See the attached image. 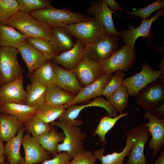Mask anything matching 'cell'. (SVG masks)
I'll use <instances>...</instances> for the list:
<instances>
[{"instance_id": "cell-49", "label": "cell", "mask_w": 164, "mask_h": 164, "mask_svg": "<svg viewBox=\"0 0 164 164\" xmlns=\"http://www.w3.org/2000/svg\"></svg>"}, {"instance_id": "cell-27", "label": "cell", "mask_w": 164, "mask_h": 164, "mask_svg": "<svg viewBox=\"0 0 164 164\" xmlns=\"http://www.w3.org/2000/svg\"><path fill=\"white\" fill-rule=\"evenodd\" d=\"M15 117L0 112V138L7 142L15 136L22 126Z\"/></svg>"}, {"instance_id": "cell-31", "label": "cell", "mask_w": 164, "mask_h": 164, "mask_svg": "<svg viewBox=\"0 0 164 164\" xmlns=\"http://www.w3.org/2000/svg\"><path fill=\"white\" fill-rule=\"evenodd\" d=\"M65 110L63 105L45 102L38 110L36 116L45 123H51L59 119Z\"/></svg>"}, {"instance_id": "cell-9", "label": "cell", "mask_w": 164, "mask_h": 164, "mask_svg": "<svg viewBox=\"0 0 164 164\" xmlns=\"http://www.w3.org/2000/svg\"><path fill=\"white\" fill-rule=\"evenodd\" d=\"M118 43V37L108 34L98 41L85 45L83 55H87L100 63L117 50Z\"/></svg>"}, {"instance_id": "cell-13", "label": "cell", "mask_w": 164, "mask_h": 164, "mask_svg": "<svg viewBox=\"0 0 164 164\" xmlns=\"http://www.w3.org/2000/svg\"><path fill=\"white\" fill-rule=\"evenodd\" d=\"M164 14V9H160L150 18L143 19L138 27H131L128 30H121L119 32V36L123 39L125 45L134 49L135 44L138 38L142 37L148 39L151 36V29L152 23L160 17L163 16Z\"/></svg>"}, {"instance_id": "cell-15", "label": "cell", "mask_w": 164, "mask_h": 164, "mask_svg": "<svg viewBox=\"0 0 164 164\" xmlns=\"http://www.w3.org/2000/svg\"><path fill=\"white\" fill-rule=\"evenodd\" d=\"M143 118L147 119L148 130L152 138L148 147L152 149V156L155 157L164 143V119H160L149 110H145Z\"/></svg>"}, {"instance_id": "cell-4", "label": "cell", "mask_w": 164, "mask_h": 164, "mask_svg": "<svg viewBox=\"0 0 164 164\" xmlns=\"http://www.w3.org/2000/svg\"><path fill=\"white\" fill-rule=\"evenodd\" d=\"M50 124L60 128L65 136L63 142L57 145L56 150L58 153L67 152L73 159L83 150L82 141L85 138L86 134L82 132L78 126L67 125L59 120L55 121Z\"/></svg>"}, {"instance_id": "cell-30", "label": "cell", "mask_w": 164, "mask_h": 164, "mask_svg": "<svg viewBox=\"0 0 164 164\" xmlns=\"http://www.w3.org/2000/svg\"><path fill=\"white\" fill-rule=\"evenodd\" d=\"M64 137L63 133H59L52 128L37 139L42 147L53 157L59 153L56 150L57 145L63 142Z\"/></svg>"}, {"instance_id": "cell-3", "label": "cell", "mask_w": 164, "mask_h": 164, "mask_svg": "<svg viewBox=\"0 0 164 164\" xmlns=\"http://www.w3.org/2000/svg\"><path fill=\"white\" fill-rule=\"evenodd\" d=\"M70 34L85 45L98 41L108 34L102 24L94 17L65 27Z\"/></svg>"}, {"instance_id": "cell-41", "label": "cell", "mask_w": 164, "mask_h": 164, "mask_svg": "<svg viewBox=\"0 0 164 164\" xmlns=\"http://www.w3.org/2000/svg\"><path fill=\"white\" fill-rule=\"evenodd\" d=\"M69 164H97L93 152L83 150L74 156Z\"/></svg>"}, {"instance_id": "cell-47", "label": "cell", "mask_w": 164, "mask_h": 164, "mask_svg": "<svg viewBox=\"0 0 164 164\" xmlns=\"http://www.w3.org/2000/svg\"><path fill=\"white\" fill-rule=\"evenodd\" d=\"M153 164H164V148Z\"/></svg>"}, {"instance_id": "cell-28", "label": "cell", "mask_w": 164, "mask_h": 164, "mask_svg": "<svg viewBox=\"0 0 164 164\" xmlns=\"http://www.w3.org/2000/svg\"><path fill=\"white\" fill-rule=\"evenodd\" d=\"M31 82H38L47 86L56 84V71L54 63L48 61L36 69L29 77Z\"/></svg>"}, {"instance_id": "cell-40", "label": "cell", "mask_w": 164, "mask_h": 164, "mask_svg": "<svg viewBox=\"0 0 164 164\" xmlns=\"http://www.w3.org/2000/svg\"><path fill=\"white\" fill-rule=\"evenodd\" d=\"M164 6L163 0H157L149 5L139 8L135 11H129L124 10L128 14L139 16L143 19H146L154 12L163 9Z\"/></svg>"}, {"instance_id": "cell-42", "label": "cell", "mask_w": 164, "mask_h": 164, "mask_svg": "<svg viewBox=\"0 0 164 164\" xmlns=\"http://www.w3.org/2000/svg\"><path fill=\"white\" fill-rule=\"evenodd\" d=\"M72 159L67 152H61L58 153L52 159L46 160L41 164H69Z\"/></svg>"}, {"instance_id": "cell-18", "label": "cell", "mask_w": 164, "mask_h": 164, "mask_svg": "<svg viewBox=\"0 0 164 164\" xmlns=\"http://www.w3.org/2000/svg\"><path fill=\"white\" fill-rule=\"evenodd\" d=\"M87 12L102 24L109 34L119 37V32L114 27L112 18L115 12L108 6L104 0L91 1Z\"/></svg>"}, {"instance_id": "cell-6", "label": "cell", "mask_w": 164, "mask_h": 164, "mask_svg": "<svg viewBox=\"0 0 164 164\" xmlns=\"http://www.w3.org/2000/svg\"><path fill=\"white\" fill-rule=\"evenodd\" d=\"M15 48L0 46V85L9 82L23 73Z\"/></svg>"}, {"instance_id": "cell-8", "label": "cell", "mask_w": 164, "mask_h": 164, "mask_svg": "<svg viewBox=\"0 0 164 164\" xmlns=\"http://www.w3.org/2000/svg\"><path fill=\"white\" fill-rule=\"evenodd\" d=\"M161 74L160 70H155L148 64L145 63L140 72L124 79L122 85L127 88L129 95L137 97L142 89L149 83H153L158 80Z\"/></svg>"}, {"instance_id": "cell-17", "label": "cell", "mask_w": 164, "mask_h": 164, "mask_svg": "<svg viewBox=\"0 0 164 164\" xmlns=\"http://www.w3.org/2000/svg\"><path fill=\"white\" fill-rule=\"evenodd\" d=\"M22 145L25 152L24 164H34L42 163L50 159V154L41 145L37 138L26 133L23 136Z\"/></svg>"}, {"instance_id": "cell-14", "label": "cell", "mask_w": 164, "mask_h": 164, "mask_svg": "<svg viewBox=\"0 0 164 164\" xmlns=\"http://www.w3.org/2000/svg\"><path fill=\"white\" fill-rule=\"evenodd\" d=\"M112 74H103L91 84L81 87L74 98L68 104L63 105L66 109L73 105L84 103L91 98L100 97L102 91L112 77Z\"/></svg>"}, {"instance_id": "cell-10", "label": "cell", "mask_w": 164, "mask_h": 164, "mask_svg": "<svg viewBox=\"0 0 164 164\" xmlns=\"http://www.w3.org/2000/svg\"><path fill=\"white\" fill-rule=\"evenodd\" d=\"M135 140L127 161L125 164H148V160L144 154V147L151 135L147 123H143L133 128Z\"/></svg>"}, {"instance_id": "cell-44", "label": "cell", "mask_w": 164, "mask_h": 164, "mask_svg": "<svg viewBox=\"0 0 164 164\" xmlns=\"http://www.w3.org/2000/svg\"><path fill=\"white\" fill-rule=\"evenodd\" d=\"M164 104L157 107L150 109L149 111L159 118L164 119Z\"/></svg>"}, {"instance_id": "cell-7", "label": "cell", "mask_w": 164, "mask_h": 164, "mask_svg": "<svg viewBox=\"0 0 164 164\" xmlns=\"http://www.w3.org/2000/svg\"><path fill=\"white\" fill-rule=\"evenodd\" d=\"M92 107H101L107 111L108 116L111 117L118 115V111L107 101L100 97L95 98L89 103L83 105L76 104L70 106L59 118V120L64 124L79 126L82 124L81 121L76 120L82 110L84 108Z\"/></svg>"}, {"instance_id": "cell-32", "label": "cell", "mask_w": 164, "mask_h": 164, "mask_svg": "<svg viewBox=\"0 0 164 164\" xmlns=\"http://www.w3.org/2000/svg\"><path fill=\"white\" fill-rule=\"evenodd\" d=\"M75 96L63 90L56 84H52L47 87L45 102L64 105L72 101Z\"/></svg>"}, {"instance_id": "cell-24", "label": "cell", "mask_w": 164, "mask_h": 164, "mask_svg": "<svg viewBox=\"0 0 164 164\" xmlns=\"http://www.w3.org/2000/svg\"><path fill=\"white\" fill-rule=\"evenodd\" d=\"M24 132L22 125L16 135L7 141L5 145V156L9 163L24 164L25 159L21 156L20 151Z\"/></svg>"}, {"instance_id": "cell-1", "label": "cell", "mask_w": 164, "mask_h": 164, "mask_svg": "<svg viewBox=\"0 0 164 164\" xmlns=\"http://www.w3.org/2000/svg\"><path fill=\"white\" fill-rule=\"evenodd\" d=\"M5 25L16 29L26 38H38L50 43L52 27L32 16L29 13L19 11Z\"/></svg>"}, {"instance_id": "cell-23", "label": "cell", "mask_w": 164, "mask_h": 164, "mask_svg": "<svg viewBox=\"0 0 164 164\" xmlns=\"http://www.w3.org/2000/svg\"><path fill=\"white\" fill-rule=\"evenodd\" d=\"M37 109L25 104L7 103L0 104V111L15 117L23 123L36 116Z\"/></svg>"}, {"instance_id": "cell-26", "label": "cell", "mask_w": 164, "mask_h": 164, "mask_svg": "<svg viewBox=\"0 0 164 164\" xmlns=\"http://www.w3.org/2000/svg\"><path fill=\"white\" fill-rule=\"evenodd\" d=\"M48 86L38 82H31L26 87L25 104L38 110L45 102Z\"/></svg>"}, {"instance_id": "cell-36", "label": "cell", "mask_w": 164, "mask_h": 164, "mask_svg": "<svg viewBox=\"0 0 164 164\" xmlns=\"http://www.w3.org/2000/svg\"><path fill=\"white\" fill-rule=\"evenodd\" d=\"M26 41L39 51L48 60H52L59 54L49 42L43 39L38 38H29L26 39Z\"/></svg>"}, {"instance_id": "cell-11", "label": "cell", "mask_w": 164, "mask_h": 164, "mask_svg": "<svg viewBox=\"0 0 164 164\" xmlns=\"http://www.w3.org/2000/svg\"><path fill=\"white\" fill-rule=\"evenodd\" d=\"M137 97L140 106L149 110L164 104V81L157 80L139 92Z\"/></svg>"}, {"instance_id": "cell-35", "label": "cell", "mask_w": 164, "mask_h": 164, "mask_svg": "<svg viewBox=\"0 0 164 164\" xmlns=\"http://www.w3.org/2000/svg\"><path fill=\"white\" fill-rule=\"evenodd\" d=\"M129 95L126 87L122 85L107 101L121 114L128 107Z\"/></svg>"}, {"instance_id": "cell-37", "label": "cell", "mask_w": 164, "mask_h": 164, "mask_svg": "<svg viewBox=\"0 0 164 164\" xmlns=\"http://www.w3.org/2000/svg\"><path fill=\"white\" fill-rule=\"evenodd\" d=\"M19 11L17 0H0V24L4 25Z\"/></svg>"}, {"instance_id": "cell-25", "label": "cell", "mask_w": 164, "mask_h": 164, "mask_svg": "<svg viewBox=\"0 0 164 164\" xmlns=\"http://www.w3.org/2000/svg\"><path fill=\"white\" fill-rule=\"evenodd\" d=\"M49 43L59 54L70 50L75 44L71 35L63 27H52L51 39Z\"/></svg>"}, {"instance_id": "cell-34", "label": "cell", "mask_w": 164, "mask_h": 164, "mask_svg": "<svg viewBox=\"0 0 164 164\" xmlns=\"http://www.w3.org/2000/svg\"><path fill=\"white\" fill-rule=\"evenodd\" d=\"M23 125L25 132L31 134L32 137L36 138L49 131L53 126L44 122L36 116L23 123Z\"/></svg>"}, {"instance_id": "cell-19", "label": "cell", "mask_w": 164, "mask_h": 164, "mask_svg": "<svg viewBox=\"0 0 164 164\" xmlns=\"http://www.w3.org/2000/svg\"><path fill=\"white\" fill-rule=\"evenodd\" d=\"M126 133V145L121 152L118 153L116 151L104 155V148L94 151L93 153L95 157L100 161L101 164H124L125 159L130 154L135 140L133 128Z\"/></svg>"}, {"instance_id": "cell-2", "label": "cell", "mask_w": 164, "mask_h": 164, "mask_svg": "<svg viewBox=\"0 0 164 164\" xmlns=\"http://www.w3.org/2000/svg\"><path fill=\"white\" fill-rule=\"evenodd\" d=\"M33 17L51 27H63L86 20L90 17L70 9L52 6L31 12Z\"/></svg>"}, {"instance_id": "cell-12", "label": "cell", "mask_w": 164, "mask_h": 164, "mask_svg": "<svg viewBox=\"0 0 164 164\" xmlns=\"http://www.w3.org/2000/svg\"><path fill=\"white\" fill-rule=\"evenodd\" d=\"M73 71L80 84L84 86L103 74L100 63L86 55H83Z\"/></svg>"}, {"instance_id": "cell-29", "label": "cell", "mask_w": 164, "mask_h": 164, "mask_svg": "<svg viewBox=\"0 0 164 164\" xmlns=\"http://www.w3.org/2000/svg\"><path fill=\"white\" fill-rule=\"evenodd\" d=\"M26 38L19 31L5 25L0 24V46L17 49Z\"/></svg>"}, {"instance_id": "cell-5", "label": "cell", "mask_w": 164, "mask_h": 164, "mask_svg": "<svg viewBox=\"0 0 164 164\" xmlns=\"http://www.w3.org/2000/svg\"><path fill=\"white\" fill-rule=\"evenodd\" d=\"M136 58L135 49L125 44L110 57L100 63L102 74H112L117 71L127 72Z\"/></svg>"}, {"instance_id": "cell-46", "label": "cell", "mask_w": 164, "mask_h": 164, "mask_svg": "<svg viewBox=\"0 0 164 164\" xmlns=\"http://www.w3.org/2000/svg\"><path fill=\"white\" fill-rule=\"evenodd\" d=\"M159 70L161 72V74L159 79L160 80L164 81V57L162 58L161 60L160 63L159 64Z\"/></svg>"}, {"instance_id": "cell-43", "label": "cell", "mask_w": 164, "mask_h": 164, "mask_svg": "<svg viewBox=\"0 0 164 164\" xmlns=\"http://www.w3.org/2000/svg\"><path fill=\"white\" fill-rule=\"evenodd\" d=\"M108 6L113 10L115 13L119 10L124 11L122 7L114 0H104Z\"/></svg>"}, {"instance_id": "cell-45", "label": "cell", "mask_w": 164, "mask_h": 164, "mask_svg": "<svg viewBox=\"0 0 164 164\" xmlns=\"http://www.w3.org/2000/svg\"><path fill=\"white\" fill-rule=\"evenodd\" d=\"M5 156V145L3 141L0 138V164L4 162Z\"/></svg>"}, {"instance_id": "cell-39", "label": "cell", "mask_w": 164, "mask_h": 164, "mask_svg": "<svg viewBox=\"0 0 164 164\" xmlns=\"http://www.w3.org/2000/svg\"><path fill=\"white\" fill-rule=\"evenodd\" d=\"M126 74L122 71L115 72L114 75L106 85L102 92V95L107 100L122 85Z\"/></svg>"}, {"instance_id": "cell-22", "label": "cell", "mask_w": 164, "mask_h": 164, "mask_svg": "<svg viewBox=\"0 0 164 164\" xmlns=\"http://www.w3.org/2000/svg\"><path fill=\"white\" fill-rule=\"evenodd\" d=\"M54 63L56 71L55 84L63 90L77 95L82 87L73 70H66Z\"/></svg>"}, {"instance_id": "cell-16", "label": "cell", "mask_w": 164, "mask_h": 164, "mask_svg": "<svg viewBox=\"0 0 164 164\" xmlns=\"http://www.w3.org/2000/svg\"><path fill=\"white\" fill-rule=\"evenodd\" d=\"M23 74L0 85V104L7 103L25 104L26 91L23 86Z\"/></svg>"}, {"instance_id": "cell-33", "label": "cell", "mask_w": 164, "mask_h": 164, "mask_svg": "<svg viewBox=\"0 0 164 164\" xmlns=\"http://www.w3.org/2000/svg\"><path fill=\"white\" fill-rule=\"evenodd\" d=\"M129 114L127 112L120 114L117 116L111 117L109 116L103 117L100 120L94 132L100 139V142L105 145L106 143L105 136L107 133L115 125L121 118L126 116Z\"/></svg>"}, {"instance_id": "cell-48", "label": "cell", "mask_w": 164, "mask_h": 164, "mask_svg": "<svg viewBox=\"0 0 164 164\" xmlns=\"http://www.w3.org/2000/svg\"><path fill=\"white\" fill-rule=\"evenodd\" d=\"M10 164V163L8 164V163H5V162H4L3 163H1V164Z\"/></svg>"}, {"instance_id": "cell-38", "label": "cell", "mask_w": 164, "mask_h": 164, "mask_svg": "<svg viewBox=\"0 0 164 164\" xmlns=\"http://www.w3.org/2000/svg\"><path fill=\"white\" fill-rule=\"evenodd\" d=\"M20 11L27 13L52 6L49 0H17Z\"/></svg>"}, {"instance_id": "cell-20", "label": "cell", "mask_w": 164, "mask_h": 164, "mask_svg": "<svg viewBox=\"0 0 164 164\" xmlns=\"http://www.w3.org/2000/svg\"><path fill=\"white\" fill-rule=\"evenodd\" d=\"M16 49L20 53L26 64L28 77L40 66L49 61L35 47L26 40L21 43Z\"/></svg>"}, {"instance_id": "cell-21", "label": "cell", "mask_w": 164, "mask_h": 164, "mask_svg": "<svg viewBox=\"0 0 164 164\" xmlns=\"http://www.w3.org/2000/svg\"><path fill=\"white\" fill-rule=\"evenodd\" d=\"M85 46L77 39L71 49L59 54L52 60L54 63L61 65L66 70H73L83 55Z\"/></svg>"}]
</instances>
